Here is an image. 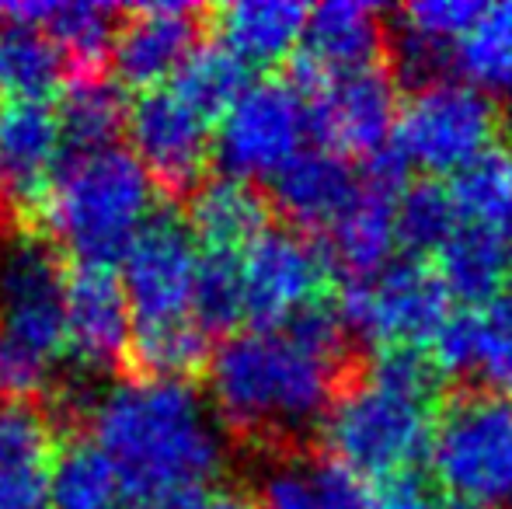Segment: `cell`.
<instances>
[{"mask_svg":"<svg viewBox=\"0 0 512 509\" xmlns=\"http://www.w3.org/2000/svg\"><path fill=\"white\" fill-rule=\"evenodd\" d=\"M446 304L450 293L436 269L418 258L387 262L373 276L352 279L338 297L345 325L380 349H429L432 335L450 318Z\"/></svg>","mask_w":512,"mask_h":509,"instance_id":"obj_9","label":"cell"},{"mask_svg":"<svg viewBox=\"0 0 512 509\" xmlns=\"http://www.w3.org/2000/svg\"><path fill=\"white\" fill-rule=\"evenodd\" d=\"M439 377L422 349H380L352 370L321 419L328 461L366 482L411 475L432 447Z\"/></svg>","mask_w":512,"mask_h":509,"instance_id":"obj_2","label":"cell"},{"mask_svg":"<svg viewBox=\"0 0 512 509\" xmlns=\"http://www.w3.org/2000/svg\"><path fill=\"white\" fill-rule=\"evenodd\" d=\"M269 206L241 178H213L192 192L189 231L206 252H244L269 231Z\"/></svg>","mask_w":512,"mask_h":509,"instance_id":"obj_21","label":"cell"},{"mask_svg":"<svg viewBox=\"0 0 512 509\" xmlns=\"http://www.w3.org/2000/svg\"><path fill=\"white\" fill-rule=\"evenodd\" d=\"M60 112L46 102L0 98V210L7 217L39 213L63 157Z\"/></svg>","mask_w":512,"mask_h":509,"instance_id":"obj_14","label":"cell"},{"mask_svg":"<svg viewBox=\"0 0 512 509\" xmlns=\"http://www.w3.org/2000/svg\"><path fill=\"white\" fill-rule=\"evenodd\" d=\"M453 60L478 91L512 95V4L485 7L478 25L457 42Z\"/></svg>","mask_w":512,"mask_h":509,"instance_id":"obj_30","label":"cell"},{"mask_svg":"<svg viewBox=\"0 0 512 509\" xmlns=\"http://www.w3.org/2000/svg\"><path fill=\"white\" fill-rule=\"evenodd\" d=\"M405 171L408 164L394 150V143L384 154L370 157L356 199L328 231L331 262L342 265L352 279L380 272L391 258V248L398 245V203L405 192L401 185Z\"/></svg>","mask_w":512,"mask_h":509,"instance_id":"obj_13","label":"cell"},{"mask_svg":"<svg viewBox=\"0 0 512 509\" xmlns=\"http://www.w3.org/2000/svg\"><path fill=\"white\" fill-rule=\"evenodd\" d=\"M446 496L488 509L512 499V398L464 391L439 408L429 447Z\"/></svg>","mask_w":512,"mask_h":509,"instance_id":"obj_6","label":"cell"},{"mask_svg":"<svg viewBox=\"0 0 512 509\" xmlns=\"http://www.w3.org/2000/svg\"><path fill=\"white\" fill-rule=\"evenodd\" d=\"M495 129L499 112L485 91L460 81H425L401 105L394 150L405 157V164L432 175H457L492 147Z\"/></svg>","mask_w":512,"mask_h":509,"instance_id":"obj_8","label":"cell"},{"mask_svg":"<svg viewBox=\"0 0 512 509\" xmlns=\"http://www.w3.org/2000/svg\"><path fill=\"white\" fill-rule=\"evenodd\" d=\"M439 496L415 475L394 478V482H373V496L366 509H432Z\"/></svg>","mask_w":512,"mask_h":509,"instance_id":"obj_37","label":"cell"},{"mask_svg":"<svg viewBox=\"0 0 512 509\" xmlns=\"http://www.w3.org/2000/svg\"><path fill=\"white\" fill-rule=\"evenodd\" d=\"M485 4L471 0H422L408 4L398 18V60L408 77H425L457 49V42L478 25Z\"/></svg>","mask_w":512,"mask_h":509,"instance_id":"obj_24","label":"cell"},{"mask_svg":"<svg viewBox=\"0 0 512 509\" xmlns=\"http://www.w3.org/2000/svg\"><path fill=\"white\" fill-rule=\"evenodd\" d=\"M196 283L199 252L189 224L171 213H154L133 248L122 255V286L133 314V339L199 325Z\"/></svg>","mask_w":512,"mask_h":509,"instance_id":"obj_7","label":"cell"},{"mask_svg":"<svg viewBox=\"0 0 512 509\" xmlns=\"http://www.w3.org/2000/svg\"><path fill=\"white\" fill-rule=\"evenodd\" d=\"M345 328L338 300H324L286 328L227 335L209 363L220 419L255 443L304 436L356 370L345 349Z\"/></svg>","mask_w":512,"mask_h":509,"instance_id":"obj_1","label":"cell"},{"mask_svg":"<svg viewBox=\"0 0 512 509\" xmlns=\"http://www.w3.org/2000/svg\"><path fill=\"white\" fill-rule=\"evenodd\" d=\"M450 199L460 224L506 234L512 227V150L488 147L453 175Z\"/></svg>","mask_w":512,"mask_h":509,"instance_id":"obj_28","label":"cell"},{"mask_svg":"<svg viewBox=\"0 0 512 509\" xmlns=\"http://www.w3.org/2000/svg\"><path fill=\"white\" fill-rule=\"evenodd\" d=\"M310 102V126L335 154L377 157L394 143L401 98L391 70L366 67L356 74L300 84Z\"/></svg>","mask_w":512,"mask_h":509,"instance_id":"obj_12","label":"cell"},{"mask_svg":"<svg viewBox=\"0 0 512 509\" xmlns=\"http://www.w3.org/2000/svg\"><path fill=\"white\" fill-rule=\"evenodd\" d=\"M241 255L244 252H206V248L199 255L196 318L206 332H227L244 321Z\"/></svg>","mask_w":512,"mask_h":509,"instance_id":"obj_33","label":"cell"},{"mask_svg":"<svg viewBox=\"0 0 512 509\" xmlns=\"http://www.w3.org/2000/svg\"><path fill=\"white\" fill-rule=\"evenodd\" d=\"M457 227L460 217L446 185L418 182L401 192L398 245H405L411 255H436L453 238Z\"/></svg>","mask_w":512,"mask_h":509,"instance_id":"obj_32","label":"cell"},{"mask_svg":"<svg viewBox=\"0 0 512 509\" xmlns=\"http://www.w3.org/2000/svg\"><path fill=\"white\" fill-rule=\"evenodd\" d=\"M67 70V56L42 28L7 21L0 28V95L14 102H46Z\"/></svg>","mask_w":512,"mask_h":509,"instance_id":"obj_25","label":"cell"},{"mask_svg":"<svg viewBox=\"0 0 512 509\" xmlns=\"http://www.w3.org/2000/svg\"><path fill=\"white\" fill-rule=\"evenodd\" d=\"M248 88V67L227 46H199L171 81V91L206 123L227 116Z\"/></svg>","mask_w":512,"mask_h":509,"instance_id":"obj_29","label":"cell"},{"mask_svg":"<svg viewBox=\"0 0 512 509\" xmlns=\"http://www.w3.org/2000/svg\"><path fill=\"white\" fill-rule=\"evenodd\" d=\"M481 391L512 398V290H502L488 304L471 307V363Z\"/></svg>","mask_w":512,"mask_h":509,"instance_id":"obj_31","label":"cell"},{"mask_svg":"<svg viewBox=\"0 0 512 509\" xmlns=\"http://www.w3.org/2000/svg\"><path fill=\"white\" fill-rule=\"evenodd\" d=\"M220 46L244 67H272L304 42L310 11L293 0H237L213 14Z\"/></svg>","mask_w":512,"mask_h":509,"instance_id":"obj_20","label":"cell"},{"mask_svg":"<svg viewBox=\"0 0 512 509\" xmlns=\"http://www.w3.org/2000/svg\"><path fill=\"white\" fill-rule=\"evenodd\" d=\"M150 509H258V503L237 485L213 478V482H199L189 485V489L171 492V496L157 499Z\"/></svg>","mask_w":512,"mask_h":509,"instance_id":"obj_36","label":"cell"},{"mask_svg":"<svg viewBox=\"0 0 512 509\" xmlns=\"http://www.w3.org/2000/svg\"><path fill=\"white\" fill-rule=\"evenodd\" d=\"M310 102L300 84L258 81L220 119L216 157L230 178H276L304 150Z\"/></svg>","mask_w":512,"mask_h":509,"instance_id":"obj_11","label":"cell"},{"mask_svg":"<svg viewBox=\"0 0 512 509\" xmlns=\"http://www.w3.org/2000/svg\"><path fill=\"white\" fill-rule=\"evenodd\" d=\"M53 464H4L0 468V509H49Z\"/></svg>","mask_w":512,"mask_h":509,"instance_id":"obj_35","label":"cell"},{"mask_svg":"<svg viewBox=\"0 0 512 509\" xmlns=\"http://www.w3.org/2000/svg\"><path fill=\"white\" fill-rule=\"evenodd\" d=\"M49 234L77 262L112 265L154 217V178L133 150H74L39 206Z\"/></svg>","mask_w":512,"mask_h":509,"instance_id":"obj_4","label":"cell"},{"mask_svg":"<svg viewBox=\"0 0 512 509\" xmlns=\"http://www.w3.org/2000/svg\"><path fill=\"white\" fill-rule=\"evenodd\" d=\"M258 509H331L317 485L314 471L283 468L265 478L258 492Z\"/></svg>","mask_w":512,"mask_h":509,"instance_id":"obj_34","label":"cell"},{"mask_svg":"<svg viewBox=\"0 0 512 509\" xmlns=\"http://www.w3.org/2000/svg\"><path fill=\"white\" fill-rule=\"evenodd\" d=\"M199 11L189 4H143L119 28L112 46L115 70L133 88L175 81L182 63L196 53Z\"/></svg>","mask_w":512,"mask_h":509,"instance_id":"obj_18","label":"cell"},{"mask_svg":"<svg viewBox=\"0 0 512 509\" xmlns=\"http://www.w3.org/2000/svg\"><path fill=\"white\" fill-rule=\"evenodd\" d=\"M384 42V11L377 4L331 0V4L314 7L304 28V56H300L297 81H328V77L377 67Z\"/></svg>","mask_w":512,"mask_h":509,"instance_id":"obj_17","label":"cell"},{"mask_svg":"<svg viewBox=\"0 0 512 509\" xmlns=\"http://www.w3.org/2000/svg\"><path fill=\"white\" fill-rule=\"evenodd\" d=\"M126 123V95H122V84H115L112 77L88 70L67 84V95L60 105V126L67 143H74L77 150L112 147V140Z\"/></svg>","mask_w":512,"mask_h":509,"instance_id":"obj_27","label":"cell"},{"mask_svg":"<svg viewBox=\"0 0 512 509\" xmlns=\"http://www.w3.org/2000/svg\"><path fill=\"white\" fill-rule=\"evenodd\" d=\"M432 509H478V506L464 503V499H453V496H443V499H436V506H432Z\"/></svg>","mask_w":512,"mask_h":509,"instance_id":"obj_38","label":"cell"},{"mask_svg":"<svg viewBox=\"0 0 512 509\" xmlns=\"http://www.w3.org/2000/svg\"><path fill=\"white\" fill-rule=\"evenodd\" d=\"M7 18L35 25L60 46L67 63L81 67V74L98 70L105 53L115 46V7L95 0H39V4L4 7Z\"/></svg>","mask_w":512,"mask_h":509,"instance_id":"obj_22","label":"cell"},{"mask_svg":"<svg viewBox=\"0 0 512 509\" xmlns=\"http://www.w3.org/2000/svg\"><path fill=\"white\" fill-rule=\"evenodd\" d=\"M509 140H512V116H509Z\"/></svg>","mask_w":512,"mask_h":509,"instance_id":"obj_39","label":"cell"},{"mask_svg":"<svg viewBox=\"0 0 512 509\" xmlns=\"http://www.w3.org/2000/svg\"><path fill=\"white\" fill-rule=\"evenodd\" d=\"M67 353V272L25 238L0 258V398L28 405Z\"/></svg>","mask_w":512,"mask_h":509,"instance_id":"obj_5","label":"cell"},{"mask_svg":"<svg viewBox=\"0 0 512 509\" xmlns=\"http://www.w3.org/2000/svg\"><path fill=\"white\" fill-rule=\"evenodd\" d=\"M91 433L119 471L126 496L143 506L213 482L223 461L220 433L203 398L182 381L140 377L112 387L95 405Z\"/></svg>","mask_w":512,"mask_h":509,"instance_id":"obj_3","label":"cell"},{"mask_svg":"<svg viewBox=\"0 0 512 509\" xmlns=\"http://www.w3.org/2000/svg\"><path fill=\"white\" fill-rule=\"evenodd\" d=\"M331 255L290 227H269L241 255L244 321L286 328L331 297Z\"/></svg>","mask_w":512,"mask_h":509,"instance_id":"obj_10","label":"cell"},{"mask_svg":"<svg viewBox=\"0 0 512 509\" xmlns=\"http://www.w3.org/2000/svg\"><path fill=\"white\" fill-rule=\"evenodd\" d=\"M126 485L95 440H77L53 461L49 509H126Z\"/></svg>","mask_w":512,"mask_h":509,"instance_id":"obj_26","label":"cell"},{"mask_svg":"<svg viewBox=\"0 0 512 509\" xmlns=\"http://www.w3.org/2000/svg\"><path fill=\"white\" fill-rule=\"evenodd\" d=\"M512 265V245L502 231L460 224L453 238L436 252V276L460 304H488L502 293Z\"/></svg>","mask_w":512,"mask_h":509,"instance_id":"obj_23","label":"cell"},{"mask_svg":"<svg viewBox=\"0 0 512 509\" xmlns=\"http://www.w3.org/2000/svg\"><path fill=\"white\" fill-rule=\"evenodd\" d=\"M133 157L147 168L154 185L168 192H189L199 185L209 161V123L189 109L175 91H147L129 109Z\"/></svg>","mask_w":512,"mask_h":509,"instance_id":"obj_15","label":"cell"},{"mask_svg":"<svg viewBox=\"0 0 512 509\" xmlns=\"http://www.w3.org/2000/svg\"><path fill=\"white\" fill-rule=\"evenodd\" d=\"M363 175L349 168L335 150H300L276 178H272V196L286 220L300 231H331L335 220L349 210L356 199Z\"/></svg>","mask_w":512,"mask_h":509,"instance_id":"obj_19","label":"cell"},{"mask_svg":"<svg viewBox=\"0 0 512 509\" xmlns=\"http://www.w3.org/2000/svg\"><path fill=\"white\" fill-rule=\"evenodd\" d=\"M133 346L126 286L112 265L77 262L67 272V353L84 370H115Z\"/></svg>","mask_w":512,"mask_h":509,"instance_id":"obj_16","label":"cell"}]
</instances>
